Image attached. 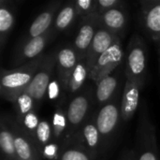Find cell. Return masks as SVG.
Segmentation results:
<instances>
[{
	"instance_id": "20",
	"label": "cell",
	"mask_w": 160,
	"mask_h": 160,
	"mask_svg": "<svg viewBox=\"0 0 160 160\" xmlns=\"http://www.w3.org/2000/svg\"><path fill=\"white\" fill-rule=\"evenodd\" d=\"M118 77L116 75H109L97 83L95 98L99 105H105L114 98L118 87Z\"/></svg>"
},
{
	"instance_id": "12",
	"label": "cell",
	"mask_w": 160,
	"mask_h": 160,
	"mask_svg": "<svg viewBox=\"0 0 160 160\" xmlns=\"http://www.w3.org/2000/svg\"><path fill=\"white\" fill-rule=\"evenodd\" d=\"M118 41H120L119 36H117L100 26L98 27V29L97 30V33L94 37L89 52H88L86 60H85L89 73L92 70V68H94L98 59Z\"/></svg>"
},
{
	"instance_id": "34",
	"label": "cell",
	"mask_w": 160,
	"mask_h": 160,
	"mask_svg": "<svg viewBox=\"0 0 160 160\" xmlns=\"http://www.w3.org/2000/svg\"><path fill=\"white\" fill-rule=\"evenodd\" d=\"M159 40H160V38H159Z\"/></svg>"
},
{
	"instance_id": "9",
	"label": "cell",
	"mask_w": 160,
	"mask_h": 160,
	"mask_svg": "<svg viewBox=\"0 0 160 160\" xmlns=\"http://www.w3.org/2000/svg\"><path fill=\"white\" fill-rule=\"evenodd\" d=\"M9 124L13 133L18 160H41V151L35 140L31 138L11 116H9Z\"/></svg>"
},
{
	"instance_id": "26",
	"label": "cell",
	"mask_w": 160,
	"mask_h": 160,
	"mask_svg": "<svg viewBox=\"0 0 160 160\" xmlns=\"http://www.w3.org/2000/svg\"><path fill=\"white\" fill-rule=\"evenodd\" d=\"M15 120L18 122V124L22 128V129L31 137L35 140V132L40 123V120L38 118V113L36 111H33L26 115L21 117V118H16ZM36 142V141H35Z\"/></svg>"
},
{
	"instance_id": "25",
	"label": "cell",
	"mask_w": 160,
	"mask_h": 160,
	"mask_svg": "<svg viewBox=\"0 0 160 160\" xmlns=\"http://www.w3.org/2000/svg\"><path fill=\"white\" fill-rule=\"evenodd\" d=\"M52 138V128L46 120H40V123L35 132V141L40 151L44 146L50 143Z\"/></svg>"
},
{
	"instance_id": "29",
	"label": "cell",
	"mask_w": 160,
	"mask_h": 160,
	"mask_svg": "<svg viewBox=\"0 0 160 160\" xmlns=\"http://www.w3.org/2000/svg\"><path fill=\"white\" fill-rule=\"evenodd\" d=\"M63 148L60 147L57 142H51L41 150V155L43 158L48 160H58Z\"/></svg>"
},
{
	"instance_id": "1",
	"label": "cell",
	"mask_w": 160,
	"mask_h": 160,
	"mask_svg": "<svg viewBox=\"0 0 160 160\" xmlns=\"http://www.w3.org/2000/svg\"><path fill=\"white\" fill-rule=\"evenodd\" d=\"M44 57L45 54L42 53L38 58L16 68L9 70L2 69L0 80L1 97L12 103L21 93L26 90L39 68Z\"/></svg>"
},
{
	"instance_id": "5",
	"label": "cell",
	"mask_w": 160,
	"mask_h": 160,
	"mask_svg": "<svg viewBox=\"0 0 160 160\" xmlns=\"http://www.w3.org/2000/svg\"><path fill=\"white\" fill-rule=\"evenodd\" d=\"M92 91L87 90L71 99L69 102L66 114L68 119V129L65 135L66 143L70 139V137L76 135L79 129L85 123L87 115L89 113L90 108L92 106Z\"/></svg>"
},
{
	"instance_id": "8",
	"label": "cell",
	"mask_w": 160,
	"mask_h": 160,
	"mask_svg": "<svg viewBox=\"0 0 160 160\" xmlns=\"http://www.w3.org/2000/svg\"><path fill=\"white\" fill-rule=\"evenodd\" d=\"M98 27V13L82 17L80 27L72 46L78 55L79 61L86 60L92 41Z\"/></svg>"
},
{
	"instance_id": "21",
	"label": "cell",
	"mask_w": 160,
	"mask_h": 160,
	"mask_svg": "<svg viewBox=\"0 0 160 160\" xmlns=\"http://www.w3.org/2000/svg\"><path fill=\"white\" fill-rule=\"evenodd\" d=\"M79 17L77 12V8L75 6V1H71L67 3L57 13L54 23H53V30L55 33L63 32L68 29Z\"/></svg>"
},
{
	"instance_id": "14",
	"label": "cell",
	"mask_w": 160,
	"mask_h": 160,
	"mask_svg": "<svg viewBox=\"0 0 160 160\" xmlns=\"http://www.w3.org/2000/svg\"><path fill=\"white\" fill-rule=\"evenodd\" d=\"M75 136L78 145L95 158L101 145V136L95 119L86 120Z\"/></svg>"
},
{
	"instance_id": "23",
	"label": "cell",
	"mask_w": 160,
	"mask_h": 160,
	"mask_svg": "<svg viewBox=\"0 0 160 160\" xmlns=\"http://www.w3.org/2000/svg\"><path fill=\"white\" fill-rule=\"evenodd\" d=\"M52 139L57 142L66 135L68 129V119L66 112L60 107L56 108L52 116Z\"/></svg>"
},
{
	"instance_id": "2",
	"label": "cell",
	"mask_w": 160,
	"mask_h": 160,
	"mask_svg": "<svg viewBox=\"0 0 160 160\" xmlns=\"http://www.w3.org/2000/svg\"><path fill=\"white\" fill-rule=\"evenodd\" d=\"M146 52L144 41L140 36H133L128 45L125 72L127 80L138 84L141 88L144 86L146 78Z\"/></svg>"
},
{
	"instance_id": "24",
	"label": "cell",
	"mask_w": 160,
	"mask_h": 160,
	"mask_svg": "<svg viewBox=\"0 0 160 160\" xmlns=\"http://www.w3.org/2000/svg\"><path fill=\"white\" fill-rule=\"evenodd\" d=\"M12 104L16 112V118H21L27 113L35 111V105L37 103L35 102L33 98L24 91L16 98Z\"/></svg>"
},
{
	"instance_id": "17",
	"label": "cell",
	"mask_w": 160,
	"mask_h": 160,
	"mask_svg": "<svg viewBox=\"0 0 160 160\" xmlns=\"http://www.w3.org/2000/svg\"><path fill=\"white\" fill-rule=\"evenodd\" d=\"M143 24L146 31L156 39L160 38V0L141 3Z\"/></svg>"
},
{
	"instance_id": "15",
	"label": "cell",
	"mask_w": 160,
	"mask_h": 160,
	"mask_svg": "<svg viewBox=\"0 0 160 160\" xmlns=\"http://www.w3.org/2000/svg\"><path fill=\"white\" fill-rule=\"evenodd\" d=\"M141 89L138 84L126 80L121 100V118L123 122H128L135 114L139 106Z\"/></svg>"
},
{
	"instance_id": "33",
	"label": "cell",
	"mask_w": 160,
	"mask_h": 160,
	"mask_svg": "<svg viewBox=\"0 0 160 160\" xmlns=\"http://www.w3.org/2000/svg\"><path fill=\"white\" fill-rule=\"evenodd\" d=\"M2 160H6V159H3V158H2Z\"/></svg>"
},
{
	"instance_id": "30",
	"label": "cell",
	"mask_w": 160,
	"mask_h": 160,
	"mask_svg": "<svg viewBox=\"0 0 160 160\" xmlns=\"http://www.w3.org/2000/svg\"><path fill=\"white\" fill-rule=\"evenodd\" d=\"M122 5V2L119 0H97V7H98V12L101 13L106 10L120 8Z\"/></svg>"
},
{
	"instance_id": "18",
	"label": "cell",
	"mask_w": 160,
	"mask_h": 160,
	"mask_svg": "<svg viewBox=\"0 0 160 160\" xmlns=\"http://www.w3.org/2000/svg\"><path fill=\"white\" fill-rule=\"evenodd\" d=\"M0 147L3 155V159L18 160L14 145L13 133L9 124V115H3L0 124Z\"/></svg>"
},
{
	"instance_id": "32",
	"label": "cell",
	"mask_w": 160,
	"mask_h": 160,
	"mask_svg": "<svg viewBox=\"0 0 160 160\" xmlns=\"http://www.w3.org/2000/svg\"><path fill=\"white\" fill-rule=\"evenodd\" d=\"M121 160H137V152H135L134 150H130L128 152H127Z\"/></svg>"
},
{
	"instance_id": "31",
	"label": "cell",
	"mask_w": 160,
	"mask_h": 160,
	"mask_svg": "<svg viewBox=\"0 0 160 160\" xmlns=\"http://www.w3.org/2000/svg\"><path fill=\"white\" fill-rule=\"evenodd\" d=\"M61 89H62V86H61L59 81L52 80L51 82V83L48 87V91H47V96H48L49 99H51V100L57 99L59 98V96L61 95Z\"/></svg>"
},
{
	"instance_id": "22",
	"label": "cell",
	"mask_w": 160,
	"mask_h": 160,
	"mask_svg": "<svg viewBox=\"0 0 160 160\" xmlns=\"http://www.w3.org/2000/svg\"><path fill=\"white\" fill-rule=\"evenodd\" d=\"M88 76H89V71H88V68L86 66V61L85 60L79 61V63L70 78L68 92L70 94L77 93L82 88V86L84 84L85 80Z\"/></svg>"
},
{
	"instance_id": "16",
	"label": "cell",
	"mask_w": 160,
	"mask_h": 160,
	"mask_svg": "<svg viewBox=\"0 0 160 160\" xmlns=\"http://www.w3.org/2000/svg\"><path fill=\"white\" fill-rule=\"evenodd\" d=\"M98 23L100 27L120 37L127 26L128 15L122 7L112 8L98 13Z\"/></svg>"
},
{
	"instance_id": "19",
	"label": "cell",
	"mask_w": 160,
	"mask_h": 160,
	"mask_svg": "<svg viewBox=\"0 0 160 160\" xmlns=\"http://www.w3.org/2000/svg\"><path fill=\"white\" fill-rule=\"evenodd\" d=\"M15 24L14 8L11 7L9 1H0V47L4 49L8 36Z\"/></svg>"
},
{
	"instance_id": "4",
	"label": "cell",
	"mask_w": 160,
	"mask_h": 160,
	"mask_svg": "<svg viewBox=\"0 0 160 160\" xmlns=\"http://www.w3.org/2000/svg\"><path fill=\"white\" fill-rule=\"evenodd\" d=\"M57 52L58 50L54 49L45 54L39 68L25 90V92L33 98L36 103H39L47 96L48 87L52 81V79L56 68Z\"/></svg>"
},
{
	"instance_id": "13",
	"label": "cell",
	"mask_w": 160,
	"mask_h": 160,
	"mask_svg": "<svg viewBox=\"0 0 160 160\" xmlns=\"http://www.w3.org/2000/svg\"><path fill=\"white\" fill-rule=\"evenodd\" d=\"M60 6L61 2L55 1L51 3L49 7H47L43 11H41L32 22L31 25L28 28L26 36L22 38V40L42 36L43 34L47 33L50 29H52L53 26L52 22L54 23L56 18L55 15Z\"/></svg>"
},
{
	"instance_id": "28",
	"label": "cell",
	"mask_w": 160,
	"mask_h": 160,
	"mask_svg": "<svg viewBox=\"0 0 160 160\" xmlns=\"http://www.w3.org/2000/svg\"><path fill=\"white\" fill-rule=\"evenodd\" d=\"M75 6L79 17H84L98 13L97 7V0H78L75 1Z\"/></svg>"
},
{
	"instance_id": "11",
	"label": "cell",
	"mask_w": 160,
	"mask_h": 160,
	"mask_svg": "<svg viewBox=\"0 0 160 160\" xmlns=\"http://www.w3.org/2000/svg\"><path fill=\"white\" fill-rule=\"evenodd\" d=\"M78 63V55L73 47L66 46L58 50L56 56L55 73L63 91L68 92L70 78Z\"/></svg>"
},
{
	"instance_id": "6",
	"label": "cell",
	"mask_w": 160,
	"mask_h": 160,
	"mask_svg": "<svg viewBox=\"0 0 160 160\" xmlns=\"http://www.w3.org/2000/svg\"><path fill=\"white\" fill-rule=\"evenodd\" d=\"M55 34L56 33L54 32L52 27L42 36L30 39H22L21 44L18 46L15 53L13 54L11 66L14 67V68H16L33 59L38 58L39 55L43 53L44 49L53 38Z\"/></svg>"
},
{
	"instance_id": "27",
	"label": "cell",
	"mask_w": 160,
	"mask_h": 160,
	"mask_svg": "<svg viewBox=\"0 0 160 160\" xmlns=\"http://www.w3.org/2000/svg\"><path fill=\"white\" fill-rule=\"evenodd\" d=\"M58 160H94V158L77 145L74 147L63 148Z\"/></svg>"
},
{
	"instance_id": "10",
	"label": "cell",
	"mask_w": 160,
	"mask_h": 160,
	"mask_svg": "<svg viewBox=\"0 0 160 160\" xmlns=\"http://www.w3.org/2000/svg\"><path fill=\"white\" fill-rule=\"evenodd\" d=\"M123 48L121 40L111 47L105 52L96 62L94 68L89 73V78L96 83H98L103 78L111 75L112 71L120 65L123 60Z\"/></svg>"
},
{
	"instance_id": "3",
	"label": "cell",
	"mask_w": 160,
	"mask_h": 160,
	"mask_svg": "<svg viewBox=\"0 0 160 160\" xmlns=\"http://www.w3.org/2000/svg\"><path fill=\"white\" fill-rule=\"evenodd\" d=\"M137 160H159L157 130L146 107L139 118Z\"/></svg>"
},
{
	"instance_id": "7",
	"label": "cell",
	"mask_w": 160,
	"mask_h": 160,
	"mask_svg": "<svg viewBox=\"0 0 160 160\" xmlns=\"http://www.w3.org/2000/svg\"><path fill=\"white\" fill-rule=\"evenodd\" d=\"M121 118V104L116 99L103 105L98 111L95 122L101 136V142H108L115 133Z\"/></svg>"
}]
</instances>
